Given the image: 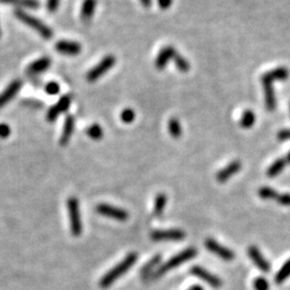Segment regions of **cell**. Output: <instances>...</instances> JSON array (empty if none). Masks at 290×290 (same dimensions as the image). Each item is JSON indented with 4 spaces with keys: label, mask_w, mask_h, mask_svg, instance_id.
I'll list each match as a JSON object with an SVG mask.
<instances>
[{
    "label": "cell",
    "mask_w": 290,
    "mask_h": 290,
    "mask_svg": "<svg viewBox=\"0 0 290 290\" xmlns=\"http://www.w3.org/2000/svg\"><path fill=\"white\" fill-rule=\"evenodd\" d=\"M136 259H138V254L130 253L127 255L118 264H116L109 272H106L101 277L100 281H99L100 288L106 289L111 287L113 283H115L120 276H123L125 273L130 270L131 266L136 262Z\"/></svg>",
    "instance_id": "cell-1"
},
{
    "label": "cell",
    "mask_w": 290,
    "mask_h": 290,
    "mask_svg": "<svg viewBox=\"0 0 290 290\" xmlns=\"http://www.w3.org/2000/svg\"><path fill=\"white\" fill-rule=\"evenodd\" d=\"M197 254H198V251L195 247L186 248L183 251H181L180 254L175 255L171 259H169V260H168L165 264H163L159 269H157L154 273H153L152 276L154 278H158L160 276H163L164 274H166L167 272L173 270L174 268H177V266L183 264L184 262L192 260L194 257L197 256Z\"/></svg>",
    "instance_id": "cell-2"
},
{
    "label": "cell",
    "mask_w": 290,
    "mask_h": 290,
    "mask_svg": "<svg viewBox=\"0 0 290 290\" xmlns=\"http://www.w3.org/2000/svg\"><path fill=\"white\" fill-rule=\"evenodd\" d=\"M15 17H17L21 22L25 23L27 26H29L30 28H33L34 30L39 34L43 39L45 40H50L52 39L53 37V32L52 29L48 26L45 25L43 22H41L40 20H38L37 18L33 17V15H30L28 13H26L25 11H22V10H17L14 12Z\"/></svg>",
    "instance_id": "cell-3"
},
{
    "label": "cell",
    "mask_w": 290,
    "mask_h": 290,
    "mask_svg": "<svg viewBox=\"0 0 290 290\" xmlns=\"http://www.w3.org/2000/svg\"><path fill=\"white\" fill-rule=\"evenodd\" d=\"M68 213H69L70 219V230L73 236L78 238L82 233V220H81V212H80V203L78 198L70 197L67 200Z\"/></svg>",
    "instance_id": "cell-4"
},
{
    "label": "cell",
    "mask_w": 290,
    "mask_h": 290,
    "mask_svg": "<svg viewBox=\"0 0 290 290\" xmlns=\"http://www.w3.org/2000/svg\"><path fill=\"white\" fill-rule=\"evenodd\" d=\"M116 59L113 55L105 56L100 63L95 66L93 69L89 70L86 78L88 82H96L98 79H100L102 75H104L110 69H112L113 66L115 65Z\"/></svg>",
    "instance_id": "cell-5"
},
{
    "label": "cell",
    "mask_w": 290,
    "mask_h": 290,
    "mask_svg": "<svg viewBox=\"0 0 290 290\" xmlns=\"http://www.w3.org/2000/svg\"><path fill=\"white\" fill-rule=\"evenodd\" d=\"M96 212L102 216L118 221H126L129 218V213L127 211L105 203L98 204L96 207Z\"/></svg>",
    "instance_id": "cell-6"
},
{
    "label": "cell",
    "mask_w": 290,
    "mask_h": 290,
    "mask_svg": "<svg viewBox=\"0 0 290 290\" xmlns=\"http://www.w3.org/2000/svg\"><path fill=\"white\" fill-rule=\"evenodd\" d=\"M185 238V232L180 229H168V230H156L151 233V239L156 242L160 241H181Z\"/></svg>",
    "instance_id": "cell-7"
},
{
    "label": "cell",
    "mask_w": 290,
    "mask_h": 290,
    "mask_svg": "<svg viewBox=\"0 0 290 290\" xmlns=\"http://www.w3.org/2000/svg\"><path fill=\"white\" fill-rule=\"evenodd\" d=\"M205 247H207L211 253L217 255L221 259H224L225 261H232L235 255L231 249H229L215 241L214 239H207L205 241Z\"/></svg>",
    "instance_id": "cell-8"
},
{
    "label": "cell",
    "mask_w": 290,
    "mask_h": 290,
    "mask_svg": "<svg viewBox=\"0 0 290 290\" xmlns=\"http://www.w3.org/2000/svg\"><path fill=\"white\" fill-rule=\"evenodd\" d=\"M190 273L195 275L196 277H199L200 279L207 281V283L213 287V288H219L223 285V280H221L219 277H217L214 274H212L208 270H205L199 265H195L190 269Z\"/></svg>",
    "instance_id": "cell-9"
},
{
    "label": "cell",
    "mask_w": 290,
    "mask_h": 290,
    "mask_svg": "<svg viewBox=\"0 0 290 290\" xmlns=\"http://www.w3.org/2000/svg\"><path fill=\"white\" fill-rule=\"evenodd\" d=\"M70 104H71V96L70 95L63 96L59 99V101L55 105H53L49 110L48 115H47L48 120L54 121L60 115V114L66 112L68 109H69Z\"/></svg>",
    "instance_id": "cell-10"
},
{
    "label": "cell",
    "mask_w": 290,
    "mask_h": 290,
    "mask_svg": "<svg viewBox=\"0 0 290 290\" xmlns=\"http://www.w3.org/2000/svg\"><path fill=\"white\" fill-rule=\"evenodd\" d=\"M261 83L264 91V100L266 109L269 111H274L276 108V98L273 88V82L261 75Z\"/></svg>",
    "instance_id": "cell-11"
},
{
    "label": "cell",
    "mask_w": 290,
    "mask_h": 290,
    "mask_svg": "<svg viewBox=\"0 0 290 290\" xmlns=\"http://www.w3.org/2000/svg\"><path fill=\"white\" fill-rule=\"evenodd\" d=\"M247 253L248 256L250 257L251 261H253L257 268L262 271L263 273H269L270 269H271V265L268 262V260L263 257V255L261 254V251L259 250L258 247L256 246H249L247 249Z\"/></svg>",
    "instance_id": "cell-12"
},
{
    "label": "cell",
    "mask_w": 290,
    "mask_h": 290,
    "mask_svg": "<svg viewBox=\"0 0 290 290\" xmlns=\"http://www.w3.org/2000/svg\"><path fill=\"white\" fill-rule=\"evenodd\" d=\"M55 49L57 52L60 53V54L68 55V56L79 55L82 51L81 45L78 42L66 41V40L57 42L55 45Z\"/></svg>",
    "instance_id": "cell-13"
},
{
    "label": "cell",
    "mask_w": 290,
    "mask_h": 290,
    "mask_svg": "<svg viewBox=\"0 0 290 290\" xmlns=\"http://www.w3.org/2000/svg\"><path fill=\"white\" fill-rule=\"evenodd\" d=\"M22 87L21 80H14L11 82L2 94H0V108H3L8 102H10L14 96L17 95Z\"/></svg>",
    "instance_id": "cell-14"
},
{
    "label": "cell",
    "mask_w": 290,
    "mask_h": 290,
    "mask_svg": "<svg viewBox=\"0 0 290 290\" xmlns=\"http://www.w3.org/2000/svg\"><path fill=\"white\" fill-rule=\"evenodd\" d=\"M241 168H242L241 162H239V160H234V162L226 166L224 169H221L220 171L217 172L216 180L219 183H225L229 179L232 178L235 173H238L241 170Z\"/></svg>",
    "instance_id": "cell-15"
},
{
    "label": "cell",
    "mask_w": 290,
    "mask_h": 290,
    "mask_svg": "<svg viewBox=\"0 0 290 290\" xmlns=\"http://www.w3.org/2000/svg\"><path fill=\"white\" fill-rule=\"evenodd\" d=\"M175 54H177V52H175L173 47H170V45H168V47L164 48L162 51L159 52V54L156 58V67L158 69H164V68L167 66V64L169 63V60L171 58H174Z\"/></svg>",
    "instance_id": "cell-16"
},
{
    "label": "cell",
    "mask_w": 290,
    "mask_h": 290,
    "mask_svg": "<svg viewBox=\"0 0 290 290\" xmlns=\"http://www.w3.org/2000/svg\"><path fill=\"white\" fill-rule=\"evenodd\" d=\"M73 129H74V117L72 115H68L66 117L63 133H62V136H60V140H59L60 145L65 147V145L69 143L71 135L73 133Z\"/></svg>",
    "instance_id": "cell-17"
},
{
    "label": "cell",
    "mask_w": 290,
    "mask_h": 290,
    "mask_svg": "<svg viewBox=\"0 0 290 290\" xmlns=\"http://www.w3.org/2000/svg\"><path fill=\"white\" fill-rule=\"evenodd\" d=\"M50 66H51V58L42 57V58L37 59L36 62L30 64L27 68V72L30 74L41 73V72L47 70L48 68H50Z\"/></svg>",
    "instance_id": "cell-18"
},
{
    "label": "cell",
    "mask_w": 290,
    "mask_h": 290,
    "mask_svg": "<svg viewBox=\"0 0 290 290\" xmlns=\"http://www.w3.org/2000/svg\"><path fill=\"white\" fill-rule=\"evenodd\" d=\"M264 78L269 79L270 81H286L289 76V70L285 67H277L269 72L262 74Z\"/></svg>",
    "instance_id": "cell-19"
},
{
    "label": "cell",
    "mask_w": 290,
    "mask_h": 290,
    "mask_svg": "<svg viewBox=\"0 0 290 290\" xmlns=\"http://www.w3.org/2000/svg\"><path fill=\"white\" fill-rule=\"evenodd\" d=\"M97 6V0H84L81 8V18L84 21H88L93 17Z\"/></svg>",
    "instance_id": "cell-20"
},
{
    "label": "cell",
    "mask_w": 290,
    "mask_h": 290,
    "mask_svg": "<svg viewBox=\"0 0 290 290\" xmlns=\"http://www.w3.org/2000/svg\"><path fill=\"white\" fill-rule=\"evenodd\" d=\"M0 3L5 5L24 7L28 8V9H37L40 6L38 0H0Z\"/></svg>",
    "instance_id": "cell-21"
},
{
    "label": "cell",
    "mask_w": 290,
    "mask_h": 290,
    "mask_svg": "<svg viewBox=\"0 0 290 290\" xmlns=\"http://www.w3.org/2000/svg\"><path fill=\"white\" fill-rule=\"evenodd\" d=\"M287 162L286 159L284 158H278L277 160H275L270 167L268 171H266V174H268L269 178H275L277 175L285 169V166H286Z\"/></svg>",
    "instance_id": "cell-22"
},
{
    "label": "cell",
    "mask_w": 290,
    "mask_h": 290,
    "mask_svg": "<svg viewBox=\"0 0 290 290\" xmlns=\"http://www.w3.org/2000/svg\"><path fill=\"white\" fill-rule=\"evenodd\" d=\"M160 261H162V256H160V255H157V256H155L154 258H152L151 260L142 268V270H141V275H142L143 277H147V276L153 275V273H154L155 268L159 264Z\"/></svg>",
    "instance_id": "cell-23"
},
{
    "label": "cell",
    "mask_w": 290,
    "mask_h": 290,
    "mask_svg": "<svg viewBox=\"0 0 290 290\" xmlns=\"http://www.w3.org/2000/svg\"><path fill=\"white\" fill-rule=\"evenodd\" d=\"M168 198L165 194H158L156 199H155V204H154V215L155 216H162L164 214V211L166 208Z\"/></svg>",
    "instance_id": "cell-24"
},
{
    "label": "cell",
    "mask_w": 290,
    "mask_h": 290,
    "mask_svg": "<svg viewBox=\"0 0 290 290\" xmlns=\"http://www.w3.org/2000/svg\"><path fill=\"white\" fill-rule=\"evenodd\" d=\"M255 121H256L255 113L251 110H246V111H244L243 115L241 117L240 125H241V127L247 129V128L253 127L255 124Z\"/></svg>",
    "instance_id": "cell-25"
},
{
    "label": "cell",
    "mask_w": 290,
    "mask_h": 290,
    "mask_svg": "<svg viewBox=\"0 0 290 290\" xmlns=\"http://www.w3.org/2000/svg\"><path fill=\"white\" fill-rule=\"evenodd\" d=\"M290 276V259L283 264L275 275V283L281 284Z\"/></svg>",
    "instance_id": "cell-26"
},
{
    "label": "cell",
    "mask_w": 290,
    "mask_h": 290,
    "mask_svg": "<svg viewBox=\"0 0 290 290\" xmlns=\"http://www.w3.org/2000/svg\"><path fill=\"white\" fill-rule=\"evenodd\" d=\"M168 130H169V133L173 136V138L178 139L182 135V126L180 124L179 119L177 118H171L168 123Z\"/></svg>",
    "instance_id": "cell-27"
},
{
    "label": "cell",
    "mask_w": 290,
    "mask_h": 290,
    "mask_svg": "<svg viewBox=\"0 0 290 290\" xmlns=\"http://www.w3.org/2000/svg\"><path fill=\"white\" fill-rule=\"evenodd\" d=\"M258 195L263 200H276V198L278 196L275 189H273L271 187H266V186L261 187L260 189H259Z\"/></svg>",
    "instance_id": "cell-28"
},
{
    "label": "cell",
    "mask_w": 290,
    "mask_h": 290,
    "mask_svg": "<svg viewBox=\"0 0 290 290\" xmlns=\"http://www.w3.org/2000/svg\"><path fill=\"white\" fill-rule=\"evenodd\" d=\"M86 133L90 139L98 141L103 136V129L98 124H94L86 129Z\"/></svg>",
    "instance_id": "cell-29"
},
{
    "label": "cell",
    "mask_w": 290,
    "mask_h": 290,
    "mask_svg": "<svg viewBox=\"0 0 290 290\" xmlns=\"http://www.w3.org/2000/svg\"><path fill=\"white\" fill-rule=\"evenodd\" d=\"M174 62H175V66H177L178 69L182 72H187L190 69V65L188 63V60L185 59L182 55L178 54V53L174 56Z\"/></svg>",
    "instance_id": "cell-30"
},
{
    "label": "cell",
    "mask_w": 290,
    "mask_h": 290,
    "mask_svg": "<svg viewBox=\"0 0 290 290\" xmlns=\"http://www.w3.org/2000/svg\"><path fill=\"white\" fill-rule=\"evenodd\" d=\"M253 285H254L255 290H269L270 289L269 281L261 276L255 278L253 281Z\"/></svg>",
    "instance_id": "cell-31"
},
{
    "label": "cell",
    "mask_w": 290,
    "mask_h": 290,
    "mask_svg": "<svg viewBox=\"0 0 290 290\" xmlns=\"http://www.w3.org/2000/svg\"><path fill=\"white\" fill-rule=\"evenodd\" d=\"M135 117V114L131 109H125L120 114V118L126 124H130L131 121H133Z\"/></svg>",
    "instance_id": "cell-32"
},
{
    "label": "cell",
    "mask_w": 290,
    "mask_h": 290,
    "mask_svg": "<svg viewBox=\"0 0 290 290\" xmlns=\"http://www.w3.org/2000/svg\"><path fill=\"white\" fill-rule=\"evenodd\" d=\"M59 85L56 82H50L47 84V86H45V91L49 95H57L59 93Z\"/></svg>",
    "instance_id": "cell-33"
},
{
    "label": "cell",
    "mask_w": 290,
    "mask_h": 290,
    "mask_svg": "<svg viewBox=\"0 0 290 290\" xmlns=\"http://www.w3.org/2000/svg\"><path fill=\"white\" fill-rule=\"evenodd\" d=\"M275 201H277L281 205H284V207H290V194L278 195Z\"/></svg>",
    "instance_id": "cell-34"
},
{
    "label": "cell",
    "mask_w": 290,
    "mask_h": 290,
    "mask_svg": "<svg viewBox=\"0 0 290 290\" xmlns=\"http://www.w3.org/2000/svg\"><path fill=\"white\" fill-rule=\"evenodd\" d=\"M59 3H60V0H48V3H47L48 11L51 13H54L58 9Z\"/></svg>",
    "instance_id": "cell-35"
},
{
    "label": "cell",
    "mask_w": 290,
    "mask_h": 290,
    "mask_svg": "<svg viewBox=\"0 0 290 290\" xmlns=\"http://www.w3.org/2000/svg\"><path fill=\"white\" fill-rule=\"evenodd\" d=\"M11 133V129L7 124H0V138H8Z\"/></svg>",
    "instance_id": "cell-36"
},
{
    "label": "cell",
    "mask_w": 290,
    "mask_h": 290,
    "mask_svg": "<svg viewBox=\"0 0 290 290\" xmlns=\"http://www.w3.org/2000/svg\"><path fill=\"white\" fill-rule=\"evenodd\" d=\"M277 139L279 141H286L290 139V129H285V130H281L277 134Z\"/></svg>",
    "instance_id": "cell-37"
},
{
    "label": "cell",
    "mask_w": 290,
    "mask_h": 290,
    "mask_svg": "<svg viewBox=\"0 0 290 290\" xmlns=\"http://www.w3.org/2000/svg\"><path fill=\"white\" fill-rule=\"evenodd\" d=\"M172 5V0H158V6L162 8V9L166 10Z\"/></svg>",
    "instance_id": "cell-38"
},
{
    "label": "cell",
    "mask_w": 290,
    "mask_h": 290,
    "mask_svg": "<svg viewBox=\"0 0 290 290\" xmlns=\"http://www.w3.org/2000/svg\"><path fill=\"white\" fill-rule=\"evenodd\" d=\"M141 4L145 7V8H149L152 6V0H141Z\"/></svg>",
    "instance_id": "cell-39"
},
{
    "label": "cell",
    "mask_w": 290,
    "mask_h": 290,
    "mask_svg": "<svg viewBox=\"0 0 290 290\" xmlns=\"http://www.w3.org/2000/svg\"><path fill=\"white\" fill-rule=\"evenodd\" d=\"M188 290H204V289L199 285H193Z\"/></svg>",
    "instance_id": "cell-40"
},
{
    "label": "cell",
    "mask_w": 290,
    "mask_h": 290,
    "mask_svg": "<svg viewBox=\"0 0 290 290\" xmlns=\"http://www.w3.org/2000/svg\"><path fill=\"white\" fill-rule=\"evenodd\" d=\"M286 162L290 164V151H289V153H288V154H287V158H286Z\"/></svg>",
    "instance_id": "cell-41"
},
{
    "label": "cell",
    "mask_w": 290,
    "mask_h": 290,
    "mask_svg": "<svg viewBox=\"0 0 290 290\" xmlns=\"http://www.w3.org/2000/svg\"><path fill=\"white\" fill-rule=\"evenodd\" d=\"M0 36H2V30H0Z\"/></svg>",
    "instance_id": "cell-42"
}]
</instances>
